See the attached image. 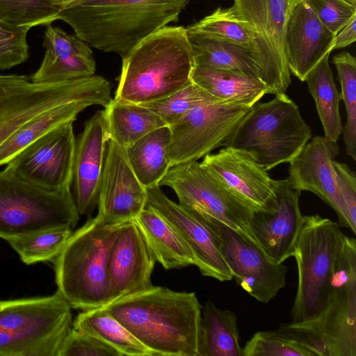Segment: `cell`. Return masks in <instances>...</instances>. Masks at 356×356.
I'll use <instances>...</instances> for the list:
<instances>
[{"label":"cell","instance_id":"obj_1","mask_svg":"<svg viewBox=\"0 0 356 356\" xmlns=\"http://www.w3.org/2000/svg\"><path fill=\"white\" fill-rule=\"evenodd\" d=\"M102 307L154 356H198L202 313L195 293L153 286Z\"/></svg>","mask_w":356,"mask_h":356},{"label":"cell","instance_id":"obj_2","mask_svg":"<svg viewBox=\"0 0 356 356\" xmlns=\"http://www.w3.org/2000/svg\"><path fill=\"white\" fill-rule=\"evenodd\" d=\"M190 0H77L58 15L92 47L124 58L150 35L177 22Z\"/></svg>","mask_w":356,"mask_h":356},{"label":"cell","instance_id":"obj_3","mask_svg":"<svg viewBox=\"0 0 356 356\" xmlns=\"http://www.w3.org/2000/svg\"><path fill=\"white\" fill-rule=\"evenodd\" d=\"M122 60L115 99L142 104L163 98L191 81L195 63L186 28L164 26Z\"/></svg>","mask_w":356,"mask_h":356},{"label":"cell","instance_id":"obj_4","mask_svg":"<svg viewBox=\"0 0 356 356\" xmlns=\"http://www.w3.org/2000/svg\"><path fill=\"white\" fill-rule=\"evenodd\" d=\"M302 342L316 356H356V242L340 247L325 309L315 317L278 328Z\"/></svg>","mask_w":356,"mask_h":356},{"label":"cell","instance_id":"obj_5","mask_svg":"<svg viewBox=\"0 0 356 356\" xmlns=\"http://www.w3.org/2000/svg\"><path fill=\"white\" fill-rule=\"evenodd\" d=\"M120 225L89 218L54 259L57 291L72 308L86 310L106 304L108 254Z\"/></svg>","mask_w":356,"mask_h":356},{"label":"cell","instance_id":"obj_6","mask_svg":"<svg viewBox=\"0 0 356 356\" xmlns=\"http://www.w3.org/2000/svg\"><path fill=\"white\" fill-rule=\"evenodd\" d=\"M312 136L296 104L283 93L254 104L222 146L248 152L268 171L289 163Z\"/></svg>","mask_w":356,"mask_h":356},{"label":"cell","instance_id":"obj_7","mask_svg":"<svg viewBox=\"0 0 356 356\" xmlns=\"http://www.w3.org/2000/svg\"><path fill=\"white\" fill-rule=\"evenodd\" d=\"M71 308L58 291L0 300V356H58L72 327Z\"/></svg>","mask_w":356,"mask_h":356},{"label":"cell","instance_id":"obj_8","mask_svg":"<svg viewBox=\"0 0 356 356\" xmlns=\"http://www.w3.org/2000/svg\"><path fill=\"white\" fill-rule=\"evenodd\" d=\"M112 99L108 81L100 76L36 83L24 75H0V145L41 113L70 102L106 106Z\"/></svg>","mask_w":356,"mask_h":356},{"label":"cell","instance_id":"obj_9","mask_svg":"<svg viewBox=\"0 0 356 356\" xmlns=\"http://www.w3.org/2000/svg\"><path fill=\"white\" fill-rule=\"evenodd\" d=\"M70 188L51 190L4 169L0 171V238L8 240L52 229H72L79 218Z\"/></svg>","mask_w":356,"mask_h":356},{"label":"cell","instance_id":"obj_10","mask_svg":"<svg viewBox=\"0 0 356 356\" xmlns=\"http://www.w3.org/2000/svg\"><path fill=\"white\" fill-rule=\"evenodd\" d=\"M343 236L339 224L330 219L303 216L293 256L298 278L292 322L311 319L325 309Z\"/></svg>","mask_w":356,"mask_h":356},{"label":"cell","instance_id":"obj_11","mask_svg":"<svg viewBox=\"0 0 356 356\" xmlns=\"http://www.w3.org/2000/svg\"><path fill=\"white\" fill-rule=\"evenodd\" d=\"M161 186L171 188L183 207L218 220L259 247L250 227L253 211L197 161L171 167Z\"/></svg>","mask_w":356,"mask_h":356},{"label":"cell","instance_id":"obj_12","mask_svg":"<svg viewBox=\"0 0 356 356\" xmlns=\"http://www.w3.org/2000/svg\"><path fill=\"white\" fill-rule=\"evenodd\" d=\"M252 106L214 97L193 106L168 126L171 167L197 161L222 146Z\"/></svg>","mask_w":356,"mask_h":356},{"label":"cell","instance_id":"obj_13","mask_svg":"<svg viewBox=\"0 0 356 356\" xmlns=\"http://www.w3.org/2000/svg\"><path fill=\"white\" fill-rule=\"evenodd\" d=\"M231 8L257 33L250 47L267 94L285 93L291 83L284 53L285 30L291 10L287 0H234Z\"/></svg>","mask_w":356,"mask_h":356},{"label":"cell","instance_id":"obj_14","mask_svg":"<svg viewBox=\"0 0 356 356\" xmlns=\"http://www.w3.org/2000/svg\"><path fill=\"white\" fill-rule=\"evenodd\" d=\"M192 212L200 216L219 238L233 278L243 290L263 303L269 302L277 295L286 284L289 268L284 263L272 261L259 247L218 220Z\"/></svg>","mask_w":356,"mask_h":356},{"label":"cell","instance_id":"obj_15","mask_svg":"<svg viewBox=\"0 0 356 356\" xmlns=\"http://www.w3.org/2000/svg\"><path fill=\"white\" fill-rule=\"evenodd\" d=\"M73 122L59 125L24 148L6 163L5 169L48 189L70 188L76 145Z\"/></svg>","mask_w":356,"mask_h":356},{"label":"cell","instance_id":"obj_16","mask_svg":"<svg viewBox=\"0 0 356 356\" xmlns=\"http://www.w3.org/2000/svg\"><path fill=\"white\" fill-rule=\"evenodd\" d=\"M300 195L286 179L275 180L274 195L250 218V227L260 248L276 264L293 256L303 222Z\"/></svg>","mask_w":356,"mask_h":356},{"label":"cell","instance_id":"obj_17","mask_svg":"<svg viewBox=\"0 0 356 356\" xmlns=\"http://www.w3.org/2000/svg\"><path fill=\"white\" fill-rule=\"evenodd\" d=\"M177 232L192 252L202 275L220 282L233 279L219 238L197 215L169 199L159 185L147 188V204Z\"/></svg>","mask_w":356,"mask_h":356},{"label":"cell","instance_id":"obj_18","mask_svg":"<svg viewBox=\"0 0 356 356\" xmlns=\"http://www.w3.org/2000/svg\"><path fill=\"white\" fill-rule=\"evenodd\" d=\"M156 262L136 220L122 223L108 254L106 305L152 288L151 277Z\"/></svg>","mask_w":356,"mask_h":356},{"label":"cell","instance_id":"obj_19","mask_svg":"<svg viewBox=\"0 0 356 356\" xmlns=\"http://www.w3.org/2000/svg\"><path fill=\"white\" fill-rule=\"evenodd\" d=\"M146 204L147 188L134 172L125 149L109 138L99 182L96 216L103 224L119 225L135 220Z\"/></svg>","mask_w":356,"mask_h":356},{"label":"cell","instance_id":"obj_20","mask_svg":"<svg viewBox=\"0 0 356 356\" xmlns=\"http://www.w3.org/2000/svg\"><path fill=\"white\" fill-rule=\"evenodd\" d=\"M339 153L337 142L321 136L311 138L289 161L286 179L293 188L318 196L336 212L339 225L356 234L338 189L334 161Z\"/></svg>","mask_w":356,"mask_h":356},{"label":"cell","instance_id":"obj_21","mask_svg":"<svg viewBox=\"0 0 356 356\" xmlns=\"http://www.w3.org/2000/svg\"><path fill=\"white\" fill-rule=\"evenodd\" d=\"M200 165L253 212L274 195L275 180L245 151L225 147L205 155Z\"/></svg>","mask_w":356,"mask_h":356},{"label":"cell","instance_id":"obj_22","mask_svg":"<svg viewBox=\"0 0 356 356\" xmlns=\"http://www.w3.org/2000/svg\"><path fill=\"white\" fill-rule=\"evenodd\" d=\"M335 34L318 18L307 0L292 8L284 35V53L290 72L301 81L333 50Z\"/></svg>","mask_w":356,"mask_h":356},{"label":"cell","instance_id":"obj_23","mask_svg":"<svg viewBox=\"0 0 356 356\" xmlns=\"http://www.w3.org/2000/svg\"><path fill=\"white\" fill-rule=\"evenodd\" d=\"M109 139L104 111L96 112L76 140L73 177L74 200L80 215L98 204L99 186Z\"/></svg>","mask_w":356,"mask_h":356},{"label":"cell","instance_id":"obj_24","mask_svg":"<svg viewBox=\"0 0 356 356\" xmlns=\"http://www.w3.org/2000/svg\"><path fill=\"white\" fill-rule=\"evenodd\" d=\"M43 60L30 79L36 83L63 82L94 75L95 62L90 47L76 35L47 25Z\"/></svg>","mask_w":356,"mask_h":356},{"label":"cell","instance_id":"obj_25","mask_svg":"<svg viewBox=\"0 0 356 356\" xmlns=\"http://www.w3.org/2000/svg\"><path fill=\"white\" fill-rule=\"evenodd\" d=\"M186 31L195 66L238 72L261 80L250 45L220 40L190 27Z\"/></svg>","mask_w":356,"mask_h":356},{"label":"cell","instance_id":"obj_26","mask_svg":"<svg viewBox=\"0 0 356 356\" xmlns=\"http://www.w3.org/2000/svg\"><path fill=\"white\" fill-rule=\"evenodd\" d=\"M191 81L217 99L253 106L267 94L259 79L238 72L195 66Z\"/></svg>","mask_w":356,"mask_h":356},{"label":"cell","instance_id":"obj_27","mask_svg":"<svg viewBox=\"0 0 356 356\" xmlns=\"http://www.w3.org/2000/svg\"><path fill=\"white\" fill-rule=\"evenodd\" d=\"M140 227L156 261L166 269L195 265L189 248L172 226L149 206L135 219Z\"/></svg>","mask_w":356,"mask_h":356},{"label":"cell","instance_id":"obj_28","mask_svg":"<svg viewBox=\"0 0 356 356\" xmlns=\"http://www.w3.org/2000/svg\"><path fill=\"white\" fill-rule=\"evenodd\" d=\"M170 131L158 128L126 148L129 163L139 181L146 188L159 185L171 168Z\"/></svg>","mask_w":356,"mask_h":356},{"label":"cell","instance_id":"obj_29","mask_svg":"<svg viewBox=\"0 0 356 356\" xmlns=\"http://www.w3.org/2000/svg\"><path fill=\"white\" fill-rule=\"evenodd\" d=\"M236 314L208 300L203 307L198 356H243Z\"/></svg>","mask_w":356,"mask_h":356},{"label":"cell","instance_id":"obj_30","mask_svg":"<svg viewBox=\"0 0 356 356\" xmlns=\"http://www.w3.org/2000/svg\"><path fill=\"white\" fill-rule=\"evenodd\" d=\"M104 108L109 138L124 149L148 133L166 126L157 115L141 104L112 99Z\"/></svg>","mask_w":356,"mask_h":356},{"label":"cell","instance_id":"obj_31","mask_svg":"<svg viewBox=\"0 0 356 356\" xmlns=\"http://www.w3.org/2000/svg\"><path fill=\"white\" fill-rule=\"evenodd\" d=\"M90 106L83 102L67 103L48 109L26 122L0 145V166L54 128L76 120L78 114Z\"/></svg>","mask_w":356,"mask_h":356},{"label":"cell","instance_id":"obj_32","mask_svg":"<svg viewBox=\"0 0 356 356\" xmlns=\"http://www.w3.org/2000/svg\"><path fill=\"white\" fill-rule=\"evenodd\" d=\"M72 327L106 343L122 356H154L102 307L83 310L73 322Z\"/></svg>","mask_w":356,"mask_h":356},{"label":"cell","instance_id":"obj_33","mask_svg":"<svg viewBox=\"0 0 356 356\" xmlns=\"http://www.w3.org/2000/svg\"><path fill=\"white\" fill-rule=\"evenodd\" d=\"M327 54L307 74L305 81L315 102L325 137L337 142L343 129L339 113L340 94L333 78Z\"/></svg>","mask_w":356,"mask_h":356},{"label":"cell","instance_id":"obj_34","mask_svg":"<svg viewBox=\"0 0 356 356\" xmlns=\"http://www.w3.org/2000/svg\"><path fill=\"white\" fill-rule=\"evenodd\" d=\"M341 84L340 99L343 101L347 120L342 129L346 153L356 160V59L347 51L334 56Z\"/></svg>","mask_w":356,"mask_h":356},{"label":"cell","instance_id":"obj_35","mask_svg":"<svg viewBox=\"0 0 356 356\" xmlns=\"http://www.w3.org/2000/svg\"><path fill=\"white\" fill-rule=\"evenodd\" d=\"M72 234L69 229H52L8 240L26 264L54 261Z\"/></svg>","mask_w":356,"mask_h":356},{"label":"cell","instance_id":"obj_36","mask_svg":"<svg viewBox=\"0 0 356 356\" xmlns=\"http://www.w3.org/2000/svg\"><path fill=\"white\" fill-rule=\"evenodd\" d=\"M189 27L220 40L250 46L257 37L254 29L239 17L231 7L218 8Z\"/></svg>","mask_w":356,"mask_h":356},{"label":"cell","instance_id":"obj_37","mask_svg":"<svg viewBox=\"0 0 356 356\" xmlns=\"http://www.w3.org/2000/svg\"><path fill=\"white\" fill-rule=\"evenodd\" d=\"M243 353V356H316L302 342L279 329L257 332Z\"/></svg>","mask_w":356,"mask_h":356},{"label":"cell","instance_id":"obj_38","mask_svg":"<svg viewBox=\"0 0 356 356\" xmlns=\"http://www.w3.org/2000/svg\"><path fill=\"white\" fill-rule=\"evenodd\" d=\"M59 13L48 0H0V19L15 26L49 25Z\"/></svg>","mask_w":356,"mask_h":356},{"label":"cell","instance_id":"obj_39","mask_svg":"<svg viewBox=\"0 0 356 356\" xmlns=\"http://www.w3.org/2000/svg\"><path fill=\"white\" fill-rule=\"evenodd\" d=\"M213 97L191 81L163 98L141 105L154 112L169 126L193 106Z\"/></svg>","mask_w":356,"mask_h":356},{"label":"cell","instance_id":"obj_40","mask_svg":"<svg viewBox=\"0 0 356 356\" xmlns=\"http://www.w3.org/2000/svg\"><path fill=\"white\" fill-rule=\"evenodd\" d=\"M29 29L0 19V70L10 69L27 60Z\"/></svg>","mask_w":356,"mask_h":356},{"label":"cell","instance_id":"obj_41","mask_svg":"<svg viewBox=\"0 0 356 356\" xmlns=\"http://www.w3.org/2000/svg\"><path fill=\"white\" fill-rule=\"evenodd\" d=\"M122 356L100 339L73 327L65 337L58 356Z\"/></svg>","mask_w":356,"mask_h":356},{"label":"cell","instance_id":"obj_42","mask_svg":"<svg viewBox=\"0 0 356 356\" xmlns=\"http://www.w3.org/2000/svg\"><path fill=\"white\" fill-rule=\"evenodd\" d=\"M321 22L335 35L356 15V6L346 0H307Z\"/></svg>","mask_w":356,"mask_h":356},{"label":"cell","instance_id":"obj_43","mask_svg":"<svg viewBox=\"0 0 356 356\" xmlns=\"http://www.w3.org/2000/svg\"><path fill=\"white\" fill-rule=\"evenodd\" d=\"M339 195L352 226L356 229V177L346 163L334 161Z\"/></svg>","mask_w":356,"mask_h":356},{"label":"cell","instance_id":"obj_44","mask_svg":"<svg viewBox=\"0 0 356 356\" xmlns=\"http://www.w3.org/2000/svg\"><path fill=\"white\" fill-rule=\"evenodd\" d=\"M356 40V15L353 17L334 38V49L346 47Z\"/></svg>","mask_w":356,"mask_h":356},{"label":"cell","instance_id":"obj_45","mask_svg":"<svg viewBox=\"0 0 356 356\" xmlns=\"http://www.w3.org/2000/svg\"><path fill=\"white\" fill-rule=\"evenodd\" d=\"M49 3L60 12L77 0H48Z\"/></svg>","mask_w":356,"mask_h":356},{"label":"cell","instance_id":"obj_46","mask_svg":"<svg viewBox=\"0 0 356 356\" xmlns=\"http://www.w3.org/2000/svg\"><path fill=\"white\" fill-rule=\"evenodd\" d=\"M302 1L303 0H287L288 3L291 10L293 7H295L298 3H299Z\"/></svg>","mask_w":356,"mask_h":356},{"label":"cell","instance_id":"obj_47","mask_svg":"<svg viewBox=\"0 0 356 356\" xmlns=\"http://www.w3.org/2000/svg\"><path fill=\"white\" fill-rule=\"evenodd\" d=\"M346 1H348V3H350V4H352L353 6H356V0H346Z\"/></svg>","mask_w":356,"mask_h":356}]
</instances>
